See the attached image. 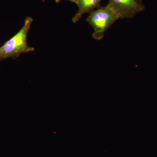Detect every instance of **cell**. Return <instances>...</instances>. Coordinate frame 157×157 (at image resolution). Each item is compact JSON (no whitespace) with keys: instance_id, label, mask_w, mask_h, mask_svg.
Returning a JSON list of instances; mask_svg holds the SVG:
<instances>
[{"instance_id":"2","label":"cell","mask_w":157,"mask_h":157,"mask_svg":"<svg viewBox=\"0 0 157 157\" xmlns=\"http://www.w3.org/2000/svg\"><path fill=\"white\" fill-rule=\"evenodd\" d=\"M120 19L119 15L107 4V6H100L91 11L86 21L94 30L93 38L96 40H101L107 30Z\"/></svg>"},{"instance_id":"4","label":"cell","mask_w":157,"mask_h":157,"mask_svg":"<svg viewBox=\"0 0 157 157\" xmlns=\"http://www.w3.org/2000/svg\"><path fill=\"white\" fill-rule=\"evenodd\" d=\"M102 0H76L75 4L78 7V11L72 18V21L75 23L78 22L84 14L90 13L101 6Z\"/></svg>"},{"instance_id":"1","label":"cell","mask_w":157,"mask_h":157,"mask_svg":"<svg viewBox=\"0 0 157 157\" xmlns=\"http://www.w3.org/2000/svg\"><path fill=\"white\" fill-rule=\"evenodd\" d=\"M33 22L32 17H27L21 29L0 47V60L9 58L17 57L23 53L33 52L27 42V36Z\"/></svg>"},{"instance_id":"3","label":"cell","mask_w":157,"mask_h":157,"mask_svg":"<svg viewBox=\"0 0 157 157\" xmlns=\"http://www.w3.org/2000/svg\"><path fill=\"white\" fill-rule=\"evenodd\" d=\"M108 4L119 15L120 19L133 18L145 10V6L140 0H109Z\"/></svg>"},{"instance_id":"5","label":"cell","mask_w":157,"mask_h":157,"mask_svg":"<svg viewBox=\"0 0 157 157\" xmlns=\"http://www.w3.org/2000/svg\"><path fill=\"white\" fill-rule=\"evenodd\" d=\"M63 1H68V2H75L76 0H55V2L56 3H59L60 2H61Z\"/></svg>"},{"instance_id":"6","label":"cell","mask_w":157,"mask_h":157,"mask_svg":"<svg viewBox=\"0 0 157 157\" xmlns=\"http://www.w3.org/2000/svg\"><path fill=\"white\" fill-rule=\"evenodd\" d=\"M140 1H141V2H142V1H143V0H140Z\"/></svg>"}]
</instances>
